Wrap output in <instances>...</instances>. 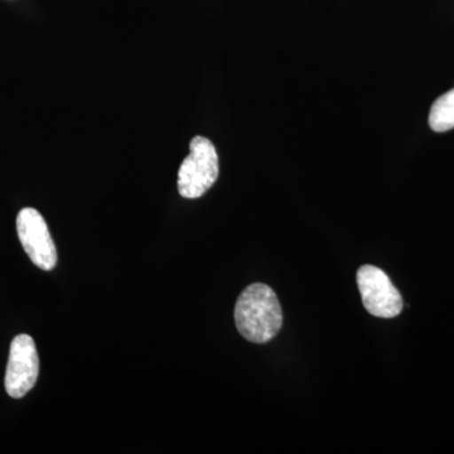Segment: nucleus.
<instances>
[{
    "label": "nucleus",
    "instance_id": "1",
    "mask_svg": "<svg viewBox=\"0 0 454 454\" xmlns=\"http://www.w3.org/2000/svg\"><path fill=\"white\" fill-rule=\"evenodd\" d=\"M235 324L241 336L253 343H267L279 333L283 312L276 292L265 284L247 286L235 306Z\"/></svg>",
    "mask_w": 454,
    "mask_h": 454
},
{
    "label": "nucleus",
    "instance_id": "5",
    "mask_svg": "<svg viewBox=\"0 0 454 454\" xmlns=\"http://www.w3.org/2000/svg\"><path fill=\"white\" fill-rule=\"evenodd\" d=\"M17 231L20 244L33 264L42 270H52L57 264L56 245L40 212L32 207L23 208L18 214Z\"/></svg>",
    "mask_w": 454,
    "mask_h": 454
},
{
    "label": "nucleus",
    "instance_id": "4",
    "mask_svg": "<svg viewBox=\"0 0 454 454\" xmlns=\"http://www.w3.org/2000/svg\"><path fill=\"white\" fill-rule=\"evenodd\" d=\"M38 373L40 358L35 340L28 334L14 337L5 372L4 385L8 395L14 399L27 395L37 382Z\"/></svg>",
    "mask_w": 454,
    "mask_h": 454
},
{
    "label": "nucleus",
    "instance_id": "3",
    "mask_svg": "<svg viewBox=\"0 0 454 454\" xmlns=\"http://www.w3.org/2000/svg\"><path fill=\"white\" fill-rule=\"evenodd\" d=\"M358 291L364 307L379 318H394L403 310V298L381 269L364 265L356 274Z\"/></svg>",
    "mask_w": 454,
    "mask_h": 454
},
{
    "label": "nucleus",
    "instance_id": "2",
    "mask_svg": "<svg viewBox=\"0 0 454 454\" xmlns=\"http://www.w3.org/2000/svg\"><path fill=\"white\" fill-rule=\"evenodd\" d=\"M219 155L211 140L197 136L191 140L190 154L178 170V192L184 199H199L219 178Z\"/></svg>",
    "mask_w": 454,
    "mask_h": 454
},
{
    "label": "nucleus",
    "instance_id": "6",
    "mask_svg": "<svg viewBox=\"0 0 454 454\" xmlns=\"http://www.w3.org/2000/svg\"><path fill=\"white\" fill-rule=\"evenodd\" d=\"M429 127L437 133L454 128V89L434 101L429 113Z\"/></svg>",
    "mask_w": 454,
    "mask_h": 454
}]
</instances>
